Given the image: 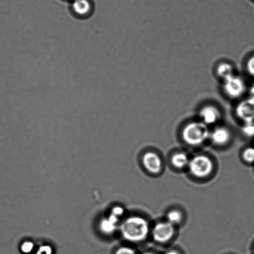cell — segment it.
Masks as SVG:
<instances>
[{
	"instance_id": "cell-13",
	"label": "cell",
	"mask_w": 254,
	"mask_h": 254,
	"mask_svg": "<svg viewBox=\"0 0 254 254\" xmlns=\"http://www.w3.org/2000/svg\"><path fill=\"white\" fill-rule=\"evenodd\" d=\"M167 220L169 223L172 224V225H176V224H179L183 220V215L178 210H172L169 211L167 215Z\"/></svg>"
},
{
	"instance_id": "cell-5",
	"label": "cell",
	"mask_w": 254,
	"mask_h": 254,
	"mask_svg": "<svg viewBox=\"0 0 254 254\" xmlns=\"http://www.w3.org/2000/svg\"><path fill=\"white\" fill-rule=\"evenodd\" d=\"M70 11L76 18H88L94 12L93 2L91 0H72Z\"/></svg>"
},
{
	"instance_id": "cell-18",
	"label": "cell",
	"mask_w": 254,
	"mask_h": 254,
	"mask_svg": "<svg viewBox=\"0 0 254 254\" xmlns=\"http://www.w3.org/2000/svg\"><path fill=\"white\" fill-rule=\"evenodd\" d=\"M52 253H53V250L51 246L44 245L39 248L36 254H52Z\"/></svg>"
},
{
	"instance_id": "cell-6",
	"label": "cell",
	"mask_w": 254,
	"mask_h": 254,
	"mask_svg": "<svg viewBox=\"0 0 254 254\" xmlns=\"http://www.w3.org/2000/svg\"><path fill=\"white\" fill-rule=\"evenodd\" d=\"M174 225L167 222L159 223L154 226L153 230L154 240L157 242L164 243L168 242L174 235Z\"/></svg>"
},
{
	"instance_id": "cell-11",
	"label": "cell",
	"mask_w": 254,
	"mask_h": 254,
	"mask_svg": "<svg viewBox=\"0 0 254 254\" xmlns=\"http://www.w3.org/2000/svg\"><path fill=\"white\" fill-rule=\"evenodd\" d=\"M216 73L221 78L225 81L234 75L233 66L230 64H219L217 69H216Z\"/></svg>"
},
{
	"instance_id": "cell-8",
	"label": "cell",
	"mask_w": 254,
	"mask_h": 254,
	"mask_svg": "<svg viewBox=\"0 0 254 254\" xmlns=\"http://www.w3.org/2000/svg\"><path fill=\"white\" fill-rule=\"evenodd\" d=\"M143 163L147 171L152 174H158L162 169V161L158 154L148 152L143 157Z\"/></svg>"
},
{
	"instance_id": "cell-22",
	"label": "cell",
	"mask_w": 254,
	"mask_h": 254,
	"mask_svg": "<svg viewBox=\"0 0 254 254\" xmlns=\"http://www.w3.org/2000/svg\"><path fill=\"white\" fill-rule=\"evenodd\" d=\"M153 254V253H145V254Z\"/></svg>"
},
{
	"instance_id": "cell-14",
	"label": "cell",
	"mask_w": 254,
	"mask_h": 254,
	"mask_svg": "<svg viewBox=\"0 0 254 254\" xmlns=\"http://www.w3.org/2000/svg\"><path fill=\"white\" fill-rule=\"evenodd\" d=\"M243 158L248 163L254 162V148H248L246 149L243 153Z\"/></svg>"
},
{
	"instance_id": "cell-16",
	"label": "cell",
	"mask_w": 254,
	"mask_h": 254,
	"mask_svg": "<svg viewBox=\"0 0 254 254\" xmlns=\"http://www.w3.org/2000/svg\"><path fill=\"white\" fill-rule=\"evenodd\" d=\"M243 131L244 133L246 134V135L249 136H252L254 135V124L250 123V124H246L245 127H243Z\"/></svg>"
},
{
	"instance_id": "cell-2",
	"label": "cell",
	"mask_w": 254,
	"mask_h": 254,
	"mask_svg": "<svg viewBox=\"0 0 254 254\" xmlns=\"http://www.w3.org/2000/svg\"><path fill=\"white\" fill-rule=\"evenodd\" d=\"M210 131L208 126L203 122H193L188 124L183 131L184 141L191 146L202 144L208 139Z\"/></svg>"
},
{
	"instance_id": "cell-17",
	"label": "cell",
	"mask_w": 254,
	"mask_h": 254,
	"mask_svg": "<svg viewBox=\"0 0 254 254\" xmlns=\"http://www.w3.org/2000/svg\"><path fill=\"white\" fill-rule=\"evenodd\" d=\"M246 68H247L248 73L251 76L254 77V56L249 59L247 64H246Z\"/></svg>"
},
{
	"instance_id": "cell-10",
	"label": "cell",
	"mask_w": 254,
	"mask_h": 254,
	"mask_svg": "<svg viewBox=\"0 0 254 254\" xmlns=\"http://www.w3.org/2000/svg\"><path fill=\"white\" fill-rule=\"evenodd\" d=\"M231 133L225 127H218L211 134V140L218 145H223L230 140Z\"/></svg>"
},
{
	"instance_id": "cell-23",
	"label": "cell",
	"mask_w": 254,
	"mask_h": 254,
	"mask_svg": "<svg viewBox=\"0 0 254 254\" xmlns=\"http://www.w3.org/2000/svg\"><path fill=\"white\" fill-rule=\"evenodd\" d=\"M69 1H72V0H69Z\"/></svg>"
},
{
	"instance_id": "cell-3",
	"label": "cell",
	"mask_w": 254,
	"mask_h": 254,
	"mask_svg": "<svg viewBox=\"0 0 254 254\" xmlns=\"http://www.w3.org/2000/svg\"><path fill=\"white\" fill-rule=\"evenodd\" d=\"M189 169L193 176L203 178L212 173L213 164L208 157L203 155L196 156L189 161Z\"/></svg>"
},
{
	"instance_id": "cell-20",
	"label": "cell",
	"mask_w": 254,
	"mask_h": 254,
	"mask_svg": "<svg viewBox=\"0 0 254 254\" xmlns=\"http://www.w3.org/2000/svg\"><path fill=\"white\" fill-rule=\"evenodd\" d=\"M250 99H252L253 101H254V84L251 87L250 89Z\"/></svg>"
},
{
	"instance_id": "cell-19",
	"label": "cell",
	"mask_w": 254,
	"mask_h": 254,
	"mask_svg": "<svg viewBox=\"0 0 254 254\" xmlns=\"http://www.w3.org/2000/svg\"><path fill=\"white\" fill-rule=\"evenodd\" d=\"M116 254H136L132 249L127 247H123L119 249L116 252Z\"/></svg>"
},
{
	"instance_id": "cell-12",
	"label": "cell",
	"mask_w": 254,
	"mask_h": 254,
	"mask_svg": "<svg viewBox=\"0 0 254 254\" xmlns=\"http://www.w3.org/2000/svg\"><path fill=\"white\" fill-rule=\"evenodd\" d=\"M172 163L177 168H183L189 163L188 155L184 153H177L172 157Z\"/></svg>"
},
{
	"instance_id": "cell-1",
	"label": "cell",
	"mask_w": 254,
	"mask_h": 254,
	"mask_svg": "<svg viewBox=\"0 0 254 254\" xmlns=\"http://www.w3.org/2000/svg\"><path fill=\"white\" fill-rule=\"evenodd\" d=\"M149 231L148 223L139 216H131L124 221L121 225V232L126 240L140 242L145 240Z\"/></svg>"
},
{
	"instance_id": "cell-15",
	"label": "cell",
	"mask_w": 254,
	"mask_h": 254,
	"mask_svg": "<svg viewBox=\"0 0 254 254\" xmlns=\"http://www.w3.org/2000/svg\"><path fill=\"white\" fill-rule=\"evenodd\" d=\"M21 250L22 252L24 254L31 253L34 250V244L30 242V241H26V242L22 243Z\"/></svg>"
},
{
	"instance_id": "cell-9",
	"label": "cell",
	"mask_w": 254,
	"mask_h": 254,
	"mask_svg": "<svg viewBox=\"0 0 254 254\" xmlns=\"http://www.w3.org/2000/svg\"><path fill=\"white\" fill-rule=\"evenodd\" d=\"M200 116L203 123L206 125H212L218 121L221 114L217 108L213 106L204 107L200 112Z\"/></svg>"
},
{
	"instance_id": "cell-7",
	"label": "cell",
	"mask_w": 254,
	"mask_h": 254,
	"mask_svg": "<svg viewBox=\"0 0 254 254\" xmlns=\"http://www.w3.org/2000/svg\"><path fill=\"white\" fill-rule=\"evenodd\" d=\"M236 113L239 118L245 124L254 122V101L250 98L241 101L236 109Z\"/></svg>"
},
{
	"instance_id": "cell-4",
	"label": "cell",
	"mask_w": 254,
	"mask_h": 254,
	"mask_svg": "<svg viewBox=\"0 0 254 254\" xmlns=\"http://www.w3.org/2000/svg\"><path fill=\"white\" fill-rule=\"evenodd\" d=\"M246 89L245 81L240 77L233 75L224 81V91L232 99H238L243 95Z\"/></svg>"
},
{
	"instance_id": "cell-21",
	"label": "cell",
	"mask_w": 254,
	"mask_h": 254,
	"mask_svg": "<svg viewBox=\"0 0 254 254\" xmlns=\"http://www.w3.org/2000/svg\"><path fill=\"white\" fill-rule=\"evenodd\" d=\"M166 254H179L178 253L175 252V251H169Z\"/></svg>"
}]
</instances>
